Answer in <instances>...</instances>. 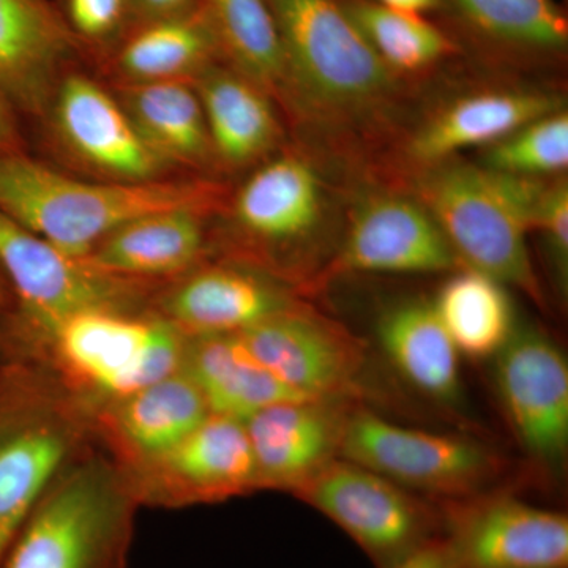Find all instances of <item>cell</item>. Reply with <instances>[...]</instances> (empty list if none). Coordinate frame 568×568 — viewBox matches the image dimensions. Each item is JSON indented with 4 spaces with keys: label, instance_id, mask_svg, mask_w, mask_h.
Here are the masks:
<instances>
[{
    "label": "cell",
    "instance_id": "obj_34",
    "mask_svg": "<svg viewBox=\"0 0 568 568\" xmlns=\"http://www.w3.org/2000/svg\"><path fill=\"white\" fill-rule=\"evenodd\" d=\"M544 235L549 263L560 290H567L568 280V183L556 175L548 181L538 205L536 226Z\"/></svg>",
    "mask_w": 568,
    "mask_h": 568
},
{
    "label": "cell",
    "instance_id": "obj_31",
    "mask_svg": "<svg viewBox=\"0 0 568 568\" xmlns=\"http://www.w3.org/2000/svg\"><path fill=\"white\" fill-rule=\"evenodd\" d=\"M369 47L396 77L420 80L459 52L446 32L424 14L386 9L373 0H342Z\"/></svg>",
    "mask_w": 568,
    "mask_h": 568
},
{
    "label": "cell",
    "instance_id": "obj_24",
    "mask_svg": "<svg viewBox=\"0 0 568 568\" xmlns=\"http://www.w3.org/2000/svg\"><path fill=\"white\" fill-rule=\"evenodd\" d=\"M183 368L212 414L242 422L265 406L304 398L280 383L237 334L192 336Z\"/></svg>",
    "mask_w": 568,
    "mask_h": 568
},
{
    "label": "cell",
    "instance_id": "obj_35",
    "mask_svg": "<svg viewBox=\"0 0 568 568\" xmlns=\"http://www.w3.org/2000/svg\"><path fill=\"white\" fill-rule=\"evenodd\" d=\"M387 568H459L457 555L446 534L428 538Z\"/></svg>",
    "mask_w": 568,
    "mask_h": 568
},
{
    "label": "cell",
    "instance_id": "obj_38",
    "mask_svg": "<svg viewBox=\"0 0 568 568\" xmlns=\"http://www.w3.org/2000/svg\"><path fill=\"white\" fill-rule=\"evenodd\" d=\"M386 9L403 11V13L425 14L439 9L444 0H373Z\"/></svg>",
    "mask_w": 568,
    "mask_h": 568
},
{
    "label": "cell",
    "instance_id": "obj_36",
    "mask_svg": "<svg viewBox=\"0 0 568 568\" xmlns=\"http://www.w3.org/2000/svg\"><path fill=\"white\" fill-rule=\"evenodd\" d=\"M201 7H203V0H130V11H132L130 31L149 22L183 17Z\"/></svg>",
    "mask_w": 568,
    "mask_h": 568
},
{
    "label": "cell",
    "instance_id": "obj_33",
    "mask_svg": "<svg viewBox=\"0 0 568 568\" xmlns=\"http://www.w3.org/2000/svg\"><path fill=\"white\" fill-rule=\"evenodd\" d=\"M58 11L80 47H119L132 29L130 0H61Z\"/></svg>",
    "mask_w": 568,
    "mask_h": 568
},
{
    "label": "cell",
    "instance_id": "obj_27",
    "mask_svg": "<svg viewBox=\"0 0 568 568\" xmlns=\"http://www.w3.org/2000/svg\"><path fill=\"white\" fill-rule=\"evenodd\" d=\"M219 59V43L204 7L134 28L114 54L115 69L130 82L193 81Z\"/></svg>",
    "mask_w": 568,
    "mask_h": 568
},
{
    "label": "cell",
    "instance_id": "obj_22",
    "mask_svg": "<svg viewBox=\"0 0 568 568\" xmlns=\"http://www.w3.org/2000/svg\"><path fill=\"white\" fill-rule=\"evenodd\" d=\"M377 339L387 361L417 392L440 405H458L459 353L432 302L407 301L388 308L377 323Z\"/></svg>",
    "mask_w": 568,
    "mask_h": 568
},
{
    "label": "cell",
    "instance_id": "obj_18",
    "mask_svg": "<svg viewBox=\"0 0 568 568\" xmlns=\"http://www.w3.org/2000/svg\"><path fill=\"white\" fill-rule=\"evenodd\" d=\"M80 48L50 0H0V93L10 106L43 111Z\"/></svg>",
    "mask_w": 568,
    "mask_h": 568
},
{
    "label": "cell",
    "instance_id": "obj_3",
    "mask_svg": "<svg viewBox=\"0 0 568 568\" xmlns=\"http://www.w3.org/2000/svg\"><path fill=\"white\" fill-rule=\"evenodd\" d=\"M219 197L209 182H84L0 152V212L77 260L133 220L174 209L205 213Z\"/></svg>",
    "mask_w": 568,
    "mask_h": 568
},
{
    "label": "cell",
    "instance_id": "obj_10",
    "mask_svg": "<svg viewBox=\"0 0 568 568\" xmlns=\"http://www.w3.org/2000/svg\"><path fill=\"white\" fill-rule=\"evenodd\" d=\"M564 110L558 93L528 88L480 89L433 108L407 126L388 153L379 183L399 189L414 174L485 149L530 121Z\"/></svg>",
    "mask_w": 568,
    "mask_h": 568
},
{
    "label": "cell",
    "instance_id": "obj_5",
    "mask_svg": "<svg viewBox=\"0 0 568 568\" xmlns=\"http://www.w3.org/2000/svg\"><path fill=\"white\" fill-rule=\"evenodd\" d=\"M335 173L308 149L282 152L246 179L231 207L239 233L254 245L298 256L310 290L334 256L345 223L339 194L349 186H336Z\"/></svg>",
    "mask_w": 568,
    "mask_h": 568
},
{
    "label": "cell",
    "instance_id": "obj_23",
    "mask_svg": "<svg viewBox=\"0 0 568 568\" xmlns=\"http://www.w3.org/2000/svg\"><path fill=\"white\" fill-rule=\"evenodd\" d=\"M114 402L108 425L138 466L162 457L211 414L185 368Z\"/></svg>",
    "mask_w": 568,
    "mask_h": 568
},
{
    "label": "cell",
    "instance_id": "obj_20",
    "mask_svg": "<svg viewBox=\"0 0 568 568\" xmlns=\"http://www.w3.org/2000/svg\"><path fill=\"white\" fill-rule=\"evenodd\" d=\"M201 104L212 152L230 168L263 162L282 141L272 97L227 65H213L192 81Z\"/></svg>",
    "mask_w": 568,
    "mask_h": 568
},
{
    "label": "cell",
    "instance_id": "obj_11",
    "mask_svg": "<svg viewBox=\"0 0 568 568\" xmlns=\"http://www.w3.org/2000/svg\"><path fill=\"white\" fill-rule=\"evenodd\" d=\"M250 353L304 398H357L364 343L304 302L239 332Z\"/></svg>",
    "mask_w": 568,
    "mask_h": 568
},
{
    "label": "cell",
    "instance_id": "obj_13",
    "mask_svg": "<svg viewBox=\"0 0 568 568\" xmlns=\"http://www.w3.org/2000/svg\"><path fill=\"white\" fill-rule=\"evenodd\" d=\"M495 379L511 432L530 458L560 465L568 448V365L537 328H515L496 355Z\"/></svg>",
    "mask_w": 568,
    "mask_h": 568
},
{
    "label": "cell",
    "instance_id": "obj_12",
    "mask_svg": "<svg viewBox=\"0 0 568 568\" xmlns=\"http://www.w3.org/2000/svg\"><path fill=\"white\" fill-rule=\"evenodd\" d=\"M443 504L459 568H568L567 515L493 491Z\"/></svg>",
    "mask_w": 568,
    "mask_h": 568
},
{
    "label": "cell",
    "instance_id": "obj_25",
    "mask_svg": "<svg viewBox=\"0 0 568 568\" xmlns=\"http://www.w3.org/2000/svg\"><path fill=\"white\" fill-rule=\"evenodd\" d=\"M69 448V433L52 418L0 432V562L41 496L62 473Z\"/></svg>",
    "mask_w": 568,
    "mask_h": 568
},
{
    "label": "cell",
    "instance_id": "obj_26",
    "mask_svg": "<svg viewBox=\"0 0 568 568\" xmlns=\"http://www.w3.org/2000/svg\"><path fill=\"white\" fill-rule=\"evenodd\" d=\"M122 106L164 164L197 166L213 155L200 95L192 81L130 82Z\"/></svg>",
    "mask_w": 568,
    "mask_h": 568
},
{
    "label": "cell",
    "instance_id": "obj_7",
    "mask_svg": "<svg viewBox=\"0 0 568 568\" xmlns=\"http://www.w3.org/2000/svg\"><path fill=\"white\" fill-rule=\"evenodd\" d=\"M342 237L313 291L351 274H452L462 267L432 213L405 189L351 190Z\"/></svg>",
    "mask_w": 568,
    "mask_h": 568
},
{
    "label": "cell",
    "instance_id": "obj_14",
    "mask_svg": "<svg viewBox=\"0 0 568 568\" xmlns=\"http://www.w3.org/2000/svg\"><path fill=\"white\" fill-rule=\"evenodd\" d=\"M0 265L9 275L26 316L50 335L74 313L121 310L129 298L125 280L93 271L0 212Z\"/></svg>",
    "mask_w": 568,
    "mask_h": 568
},
{
    "label": "cell",
    "instance_id": "obj_29",
    "mask_svg": "<svg viewBox=\"0 0 568 568\" xmlns=\"http://www.w3.org/2000/svg\"><path fill=\"white\" fill-rule=\"evenodd\" d=\"M433 305L459 355L470 361L496 357L514 335L507 286L473 268L452 272Z\"/></svg>",
    "mask_w": 568,
    "mask_h": 568
},
{
    "label": "cell",
    "instance_id": "obj_15",
    "mask_svg": "<svg viewBox=\"0 0 568 568\" xmlns=\"http://www.w3.org/2000/svg\"><path fill=\"white\" fill-rule=\"evenodd\" d=\"M140 469L149 484L132 488L134 497L162 506L222 503L260 489L244 422L220 414Z\"/></svg>",
    "mask_w": 568,
    "mask_h": 568
},
{
    "label": "cell",
    "instance_id": "obj_16",
    "mask_svg": "<svg viewBox=\"0 0 568 568\" xmlns=\"http://www.w3.org/2000/svg\"><path fill=\"white\" fill-rule=\"evenodd\" d=\"M355 398H301L256 410L244 425L257 487L294 493L339 458Z\"/></svg>",
    "mask_w": 568,
    "mask_h": 568
},
{
    "label": "cell",
    "instance_id": "obj_28",
    "mask_svg": "<svg viewBox=\"0 0 568 568\" xmlns=\"http://www.w3.org/2000/svg\"><path fill=\"white\" fill-rule=\"evenodd\" d=\"M220 58L286 108L287 73L267 0H203Z\"/></svg>",
    "mask_w": 568,
    "mask_h": 568
},
{
    "label": "cell",
    "instance_id": "obj_32",
    "mask_svg": "<svg viewBox=\"0 0 568 568\" xmlns=\"http://www.w3.org/2000/svg\"><path fill=\"white\" fill-rule=\"evenodd\" d=\"M480 164L521 178L562 175L568 166L567 111L551 112L530 121L495 144L481 149Z\"/></svg>",
    "mask_w": 568,
    "mask_h": 568
},
{
    "label": "cell",
    "instance_id": "obj_1",
    "mask_svg": "<svg viewBox=\"0 0 568 568\" xmlns=\"http://www.w3.org/2000/svg\"><path fill=\"white\" fill-rule=\"evenodd\" d=\"M287 73L284 110L306 149L353 182L373 181L410 125L414 82L369 47L342 0H267Z\"/></svg>",
    "mask_w": 568,
    "mask_h": 568
},
{
    "label": "cell",
    "instance_id": "obj_21",
    "mask_svg": "<svg viewBox=\"0 0 568 568\" xmlns=\"http://www.w3.org/2000/svg\"><path fill=\"white\" fill-rule=\"evenodd\" d=\"M203 213L174 209L141 216L108 235L84 261L93 271L125 282L179 274L203 253Z\"/></svg>",
    "mask_w": 568,
    "mask_h": 568
},
{
    "label": "cell",
    "instance_id": "obj_6",
    "mask_svg": "<svg viewBox=\"0 0 568 568\" xmlns=\"http://www.w3.org/2000/svg\"><path fill=\"white\" fill-rule=\"evenodd\" d=\"M339 458L443 503L491 491L507 469L499 454L470 437L394 424L361 405L347 418Z\"/></svg>",
    "mask_w": 568,
    "mask_h": 568
},
{
    "label": "cell",
    "instance_id": "obj_37",
    "mask_svg": "<svg viewBox=\"0 0 568 568\" xmlns=\"http://www.w3.org/2000/svg\"><path fill=\"white\" fill-rule=\"evenodd\" d=\"M20 136L17 132L10 103L0 93V152H18Z\"/></svg>",
    "mask_w": 568,
    "mask_h": 568
},
{
    "label": "cell",
    "instance_id": "obj_19",
    "mask_svg": "<svg viewBox=\"0 0 568 568\" xmlns=\"http://www.w3.org/2000/svg\"><path fill=\"white\" fill-rule=\"evenodd\" d=\"M297 302L271 276L241 265H215L183 280L164 301L183 335H230Z\"/></svg>",
    "mask_w": 568,
    "mask_h": 568
},
{
    "label": "cell",
    "instance_id": "obj_4",
    "mask_svg": "<svg viewBox=\"0 0 568 568\" xmlns=\"http://www.w3.org/2000/svg\"><path fill=\"white\" fill-rule=\"evenodd\" d=\"M134 504L103 463L71 467L41 496L0 568H125Z\"/></svg>",
    "mask_w": 568,
    "mask_h": 568
},
{
    "label": "cell",
    "instance_id": "obj_39",
    "mask_svg": "<svg viewBox=\"0 0 568 568\" xmlns=\"http://www.w3.org/2000/svg\"><path fill=\"white\" fill-rule=\"evenodd\" d=\"M3 301V294H2V287H0V304H2Z\"/></svg>",
    "mask_w": 568,
    "mask_h": 568
},
{
    "label": "cell",
    "instance_id": "obj_8",
    "mask_svg": "<svg viewBox=\"0 0 568 568\" xmlns=\"http://www.w3.org/2000/svg\"><path fill=\"white\" fill-rule=\"evenodd\" d=\"M48 336L71 375L112 399L174 375L185 362V335L174 324L121 310H82Z\"/></svg>",
    "mask_w": 568,
    "mask_h": 568
},
{
    "label": "cell",
    "instance_id": "obj_17",
    "mask_svg": "<svg viewBox=\"0 0 568 568\" xmlns=\"http://www.w3.org/2000/svg\"><path fill=\"white\" fill-rule=\"evenodd\" d=\"M54 119L62 141L81 162L118 182H152L164 170L132 119L95 81L63 74L55 88Z\"/></svg>",
    "mask_w": 568,
    "mask_h": 568
},
{
    "label": "cell",
    "instance_id": "obj_30",
    "mask_svg": "<svg viewBox=\"0 0 568 568\" xmlns=\"http://www.w3.org/2000/svg\"><path fill=\"white\" fill-rule=\"evenodd\" d=\"M467 31L488 47L552 58L566 51L568 22L552 0H448Z\"/></svg>",
    "mask_w": 568,
    "mask_h": 568
},
{
    "label": "cell",
    "instance_id": "obj_9",
    "mask_svg": "<svg viewBox=\"0 0 568 568\" xmlns=\"http://www.w3.org/2000/svg\"><path fill=\"white\" fill-rule=\"evenodd\" d=\"M294 495L353 538L377 568L444 532L436 504L347 459L336 458Z\"/></svg>",
    "mask_w": 568,
    "mask_h": 568
},
{
    "label": "cell",
    "instance_id": "obj_2",
    "mask_svg": "<svg viewBox=\"0 0 568 568\" xmlns=\"http://www.w3.org/2000/svg\"><path fill=\"white\" fill-rule=\"evenodd\" d=\"M548 181L500 173L457 156L414 174L399 189L432 213L462 267L515 287L544 308L528 235Z\"/></svg>",
    "mask_w": 568,
    "mask_h": 568
}]
</instances>
